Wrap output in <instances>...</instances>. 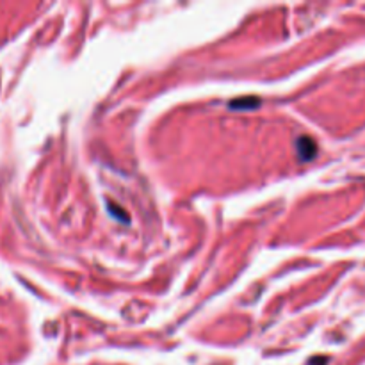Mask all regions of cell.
Returning <instances> with one entry per match:
<instances>
[{"mask_svg":"<svg viewBox=\"0 0 365 365\" xmlns=\"http://www.w3.org/2000/svg\"><path fill=\"white\" fill-rule=\"evenodd\" d=\"M310 365H327V359H317V360H312Z\"/></svg>","mask_w":365,"mask_h":365,"instance_id":"cell-3","label":"cell"},{"mask_svg":"<svg viewBox=\"0 0 365 365\" xmlns=\"http://www.w3.org/2000/svg\"><path fill=\"white\" fill-rule=\"evenodd\" d=\"M260 106V100L259 98H239L237 102H232L230 107L232 109H245V107H257Z\"/></svg>","mask_w":365,"mask_h":365,"instance_id":"cell-2","label":"cell"},{"mask_svg":"<svg viewBox=\"0 0 365 365\" xmlns=\"http://www.w3.org/2000/svg\"><path fill=\"white\" fill-rule=\"evenodd\" d=\"M296 148H298L299 159L302 160H310L316 157L317 153V145L312 138L309 135H302V138L296 141Z\"/></svg>","mask_w":365,"mask_h":365,"instance_id":"cell-1","label":"cell"}]
</instances>
